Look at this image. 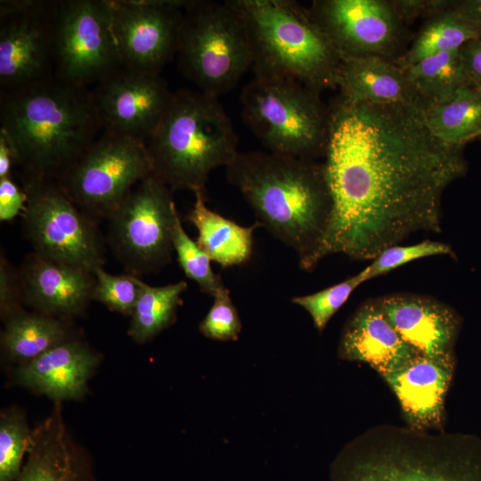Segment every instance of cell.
Segmentation results:
<instances>
[{"instance_id":"6da1fadb","label":"cell","mask_w":481,"mask_h":481,"mask_svg":"<svg viewBox=\"0 0 481 481\" xmlns=\"http://www.w3.org/2000/svg\"><path fill=\"white\" fill-rule=\"evenodd\" d=\"M462 150L436 139L419 108L337 99L323 163L331 213L317 265L334 254L371 260L415 232H440L443 193L467 171Z\"/></svg>"},{"instance_id":"7a4b0ae2","label":"cell","mask_w":481,"mask_h":481,"mask_svg":"<svg viewBox=\"0 0 481 481\" xmlns=\"http://www.w3.org/2000/svg\"><path fill=\"white\" fill-rule=\"evenodd\" d=\"M225 174L259 227L293 249L301 269L314 270L331 213L323 163L253 151L238 152Z\"/></svg>"},{"instance_id":"3957f363","label":"cell","mask_w":481,"mask_h":481,"mask_svg":"<svg viewBox=\"0 0 481 481\" xmlns=\"http://www.w3.org/2000/svg\"><path fill=\"white\" fill-rule=\"evenodd\" d=\"M102 128L91 90L54 74L1 91L0 133L26 176L59 180Z\"/></svg>"},{"instance_id":"277c9868","label":"cell","mask_w":481,"mask_h":481,"mask_svg":"<svg viewBox=\"0 0 481 481\" xmlns=\"http://www.w3.org/2000/svg\"><path fill=\"white\" fill-rule=\"evenodd\" d=\"M330 481H481V436L380 424L346 444Z\"/></svg>"},{"instance_id":"5b68a950","label":"cell","mask_w":481,"mask_h":481,"mask_svg":"<svg viewBox=\"0 0 481 481\" xmlns=\"http://www.w3.org/2000/svg\"><path fill=\"white\" fill-rule=\"evenodd\" d=\"M153 175L171 191L205 189L215 168L238 154L232 123L218 97L181 89L146 142Z\"/></svg>"},{"instance_id":"8992f818","label":"cell","mask_w":481,"mask_h":481,"mask_svg":"<svg viewBox=\"0 0 481 481\" xmlns=\"http://www.w3.org/2000/svg\"><path fill=\"white\" fill-rule=\"evenodd\" d=\"M250 42L255 77L337 89L340 58L308 9L291 0H231Z\"/></svg>"},{"instance_id":"52a82bcc","label":"cell","mask_w":481,"mask_h":481,"mask_svg":"<svg viewBox=\"0 0 481 481\" xmlns=\"http://www.w3.org/2000/svg\"><path fill=\"white\" fill-rule=\"evenodd\" d=\"M240 102L244 122L265 151L313 160L324 155L330 109L319 93L296 80L255 77Z\"/></svg>"},{"instance_id":"ba28073f","label":"cell","mask_w":481,"mask_h":481,"mask_svg":"<svg viewBox=\"0 0 481 481\" xmlns=\"http://www.w3.org/2000/svg\"><path fill=\"white\" fill-rule=\"evenodd\" d=\"M182 74L205 94L218 97L252 68L244 21L231 0L187 1L178 46Z\"/></svg>"},{"instance_id":"9c48e42d","label":"cell","mask_w":481,"mask_h":481,"mask_svg":"<svg viewBox=\"0 0 481 481\" xmlns=\"http://www.w3.org/2000/svg\"><path fill=\"white\" fill-rule=\"evenodd\" d=\"M25 177L24 228L34 252L94 273L104 262V248L92 217L57 180Z\"/></svg>"},{"instance_id":"30bf717a","label":"cell","mask_w":481,"mask_h":481,"mask_svg":"<svg viewBox=\"0 0 481 481\" xmlns=\"http://www.w3.org/2000/svg\"><path fill=\"white\" fill-rule=\"evenodd\" d=\"M153 168L146 142L107 131L57 180L91 217H108Z\"/></svg>"},{"instance_id":"8fae6325","label":"cell","mask_w":481,"mask_h":481,"mask_svg":"<svg viewBox=\"0 0 481 481\" xmlns=\"http://www.w3.org/2000/svg\"><path fill=\"white\" fill-rule=\"evenodd\" d=\"M52 29L55 76L86 86L121 67L110 0L54 1Z\"/></svg>"},{"instance_id":"7c38bea8","label":"cell","mask_w":481,"mask_h":481,"mask_svg":"<svg viewBox=\"0 0 481 481\" xmlns=\"http://www.w3.org/2000/svg\"><path fill=\"white\" fill-rule=\"evenodd\" d=\"M178 215L172 191L154 175L133 189L107 217L110 245L133 275L171 260Z\"/></svg>"},{"instance_id":"4fadbf2b","label":"cell","mask_w":481,"mask_h":481,"mask_svg":"<svg viewBox=\"0 0 481 481\" xmlns=\"http://www.w3.org/2000/svg\"><path fill=\"white\" fill-rule=\"evenodd\" d=\"M53 2H0L1 91L25 86L53 75Z\"/></svg>"},{"instance_id":"5bb4252c","label":"cell","mask_w":481,"mask_h":481,"mask_svg":"<svg viewBox=\"0 0 481 481\" xmlns=\"http://www.w3.org/2000/svg\"><path fill=\"white\" fill-rule=\"evenodd\" d=\"M121 66L160 73L177 54L183 0H110Z\"/></svg>"},{"instance_id":"9a60e30c","label":"cell","mask_w":481,"mask_h":481,"mask_svg":"<svg viewBox=\"0 0 481 481\" xmlns=\"http://www.w3.org/2000/svg\"><path fill=\"white\" fill-rule=\"evenodd\" d=\"M103 131L147 142L166 114L173 94L160 73L119 67L91 90Z\"/></svg>"},{"instance_id":"2e32d148","label":"cell","mask_w":481,"mask_h":481,"mask_svg":"<svg viewBox=\"0 0 481 481\" xmlns=\"http://www.w3.org/2000/svg\"><path fill=\"white\" fill-rule=\"evenodd\" d=\"M340 59L395 52L403 22L386 0H316L308 9Z\"/></svg>"},{"instance_id":"e0dca14e","label":"cell","mask_w":481,"mask_h":481,"mask_svg":"<svg viewBox=\"0 0 481 481\" xmlns=\"http://www.w3.org/2000/svg\"><path fill=\"white\" fill-rule=\"evenodd\" d=\"M455 365V355L417 354L381 377L397 398L408 427L444 429V401Z\"/></svg>"},{"instance_id":"ac0fdd59","label":"cell","mask_w":481,"mask_h":481,"mask_svg":"<svg viewBox=\"0 0 481 481\" xmlns=\"http://www.w3.org/2000/svg\"><path fill=\"white\" fill-rule=\"evenodd\" d=\"M377 300L401 338L416 352L454 355L461 319L450 306L412 293H393Z\"/></svg>"},{"instance_id":"d6986e66","label":"cell","mask_w":481,"mask_h":481,"mask_svg":"<svg viewBox=\"0 0 481 481\" xmlns=\"http://www.w3.org/2000/svg\"><path fill=\"white\" fill-rule=\"evenodd\" d=\"M19 274L22 299L39 313L71 315L93 299L95 278L83 268L29 254Z\"/></svg>"},{"instance_id":"ffe728a7","label":"cell","mask_w":481,"mask_h":481,"mask_svg":"<svg viewBox=\"0 0 481 481\" xmlns=\"http://www.w3.org/2000/svg\"><path fill=\"white\" fill-rule=\"evenodd\" d=\"M417 354L395 331L377 298L363 303L349 317L338 347L339 359L367 363L380 377Z\"/></svg>"},{"instance_id":"44dd1931","label":"cell","mask_w":481,"mask_h":481,"mask_svg":"<svg viewBox=\"0 0 481 481\" xmlns=\"http://www.w3.org/2000/svg\"><path fill=\"white\" fill-rule=\"evenodd\" d=\"M337 89L338 99L348 103L427 106L404 69L379 56L340 59Z\"/></svg>"},{"instance_id":"7402d4cb","label":"cell","mask_w":481,"mask_h":481,"mask_svg":"<svg viewBox=\"0 0 481 481\" xmlns=\"http://www.w3.org/2000/svg\"><path fill=\"white\" fill-rule=\"evenodd\" d=\"M98 363V356L85 344L68 339L16 371L20 384L55 402L81 398Z\"/></svg>"},{"instance_id":"603a6c76","label":"cell","mask_w":481,"mask_h":481,"mask_svg":"<svg viewBox=\"0 0 481 481\" xmlns=\"http://www.w3.org/2000/svg\"><path fill=\"white\" fill-rule=\"evenodd\" d=\"M59 408L30 433L27 459L14 481H96L89 459L68 434Z\"/></svg>"},{"instance_id":"cb8c5ba5","label":"cell","mask_w":481,"mask_h":481,"mask_svg":"<svg viewBox=\"0 0 481 481\" xmlns=\"http://www.w3.org/2000/svg\"><path fill=\"white\" fill-rule=\"evenodd\" d=\"M193 193L195 200L187 219L198 231L196 241L200 247L222 267L248 262L252 256L253 233L258 224L250 226L236 224L207 207L204 189L195 190Z\"/></svg>"},{"instance_id":"d4e9b609","label":"cell","mask_w":481,"mask_h":481,"mask_svg":"<svg viewBox=\"0 0 481 481\" xmlns=\"http://www.w3.org/2000/svg\"><path fill=\"white\" fill-rule=\"evenodd\" d=\"M423 119L436 139L450 145L481 137V88L469 84L448 100L428 105Z\"/></svg>"},{"instance_id":"484cf974","label":"cell","mask_w":481,"mask_h":481,"mask_svg":"<svg viewBox=\"0 0 481 481\" xmlns=\"http://www.w3.org/2000/svg\"><path fill=\"white\" fill-rule=\"evenodd\" d=\"M67 340L65 326L53 316L22 311L6 319L1 338L7 355L21 364Z\"/></svg>"},{"instance_id":"4316f807","label":"cell","mask_w":481,"mask_h":481,"mask_svg":"<svg viewBox=\"0 0 481 481\" xmlns=\"http://www.w3.org/2000/svg\"><path fill=\"white\" fill-rule=\"evenodd\" d=\"M452 5L427 19L411 46L395 62L398 66L404 68L430 56L459 50L467 42L481 37V31Z\"/></svg>"},{"instance_id":"83f0119b","label":"cell","mask_w":481,"mask_h":481,"mask_svg":"<svg viewBox=\"0 0 481 481\" xmlns=\"http://www.w3.org/2000/svg\"><path fill=\"white\" fill-rule=\"evenodd\" d=\"M139 294L131 314L129 335L137 342L143 343L154 338L170 326L175 320L181 295L187 283L180 281L165 286H151L135 275Z\"/></svg>"},{"instance_id":"f1b7e54d","label":"cell","mask_w":481,"mask_h":481,"mask_svg":"<svg viewBox=\"0 0 481 481\" xmlns=\"http://www.w3.org/2000/svg\"><path fill=\"white\" fill-rule=\"evenodd\" d=\"M403 69L427 106L448 100L470 84L461 49L425 58Z\"/></svg>"},{"instance_id":"f546056e","label":"cell","mask_w":481,"mask_h":481,"mask_svg":"<svg viewBox=\"0 0 481 481\" xmlns=\"http://www.w3.org/2000/svg\"><path fill=\"white\" fill-rule=\"evenodd\" d=\"M172 243L185 276L194 281L203 293L214 297L224 284L212 270L208 255L184 231L179 215L175 220Z\"/></svg>"},{"instance_id":"4dcf8cb0","label":"cell","mask_w":481,"mask_h":481,"mask_svg":"<svg viewBox=\"0 0 481 481\" xmlns=\"http://www.w3.org/2000/svg\"><path fill=\"white\" fill-rule=\"evenodd\" d=\"M30 433L22 414L2 412L0 419V481H14L23 466Z\"/></svg>"},{"instance_id":"1f68e13d","label":"cell","mask_w":481,"mask_h":481,"mask_svg":"<svg viewBox=\"0 0 481 481\" xmlns=\"http://www.w3.org/2000/svg\"><path fill=\"white\" fill-rule=\"evenodd\" d=\"M363 283L364 281L360 271L335 285L312 294L296 296L290 301L309 314L315 329L322 333L331 317L343 306L354 290Z\"/></svg>"},{"instance_id":"d6a6232c","label":"cell","mask_w":481,"mask_h":481,"mask_svg":"<svg viewBox=\"0 0 481 481\" xmlns=\"http://www.w3.org/2000/svg\"><path fill=\"white\" fill-rule=\"evenodd\" d=\"M433 256L454 257V252L450 245L434 240H424L406 246L394 245L382 250L371 259V262L361 273L366 282L407 263Z\"/></svg>"},{"instance_id":"836d02e7","label":"cell","mask_w":481,"mask_h":481,"mask_svg":"<svg viewBox=\"0 0 481 481\" xmlns=\"http://www.w3.org/2000/svg\"><path fill=\"white\" fill-rule=\"evenodd\" d=\"M95 285L93 299L118 313L131 315L139 294L133 274H111L102 266L94 270Z\"/></svg>"},{"instance_id":"e575fe53","label":"cell","mask_w":481,"mask_h":481,"mask_svg":"<svg viewBox=\"0 0 481 481\" xmlns=\"http://www.w3.org/2000/svg\"><path fill=\"white\" fill-rule=\"evenodd\" d=\"M213 298L212 306L199 325L200 331L213 340H238L242 324L229 289L224 286Z\"/></svg>"},{"instance_id":"d590c367","label":"cell","mask_w":481,"mask_h":481,"mask_svg":"<svg viewBox=\"0 0 481 481\" xmlns=\"http://www.w3.org/2000/svg\"><path fill=\"white\" fill-rule=\"evenodd\" d=\"M22 299L19 274L2 254L0 261V310L2 317L8 319L21 311Z\"/></svg>"},{"instance_id":"8d00e7d4","label":"cell","mask_w":481,"mask_h":481,"mask_svg":"<svg viewBox=\"0 0 481 481\" xmlns=\"http://www.w3.org/2000/svg\"><path fill=\"white\" fill-rule=\"evenodd\" d=\"M452 1L446 0H393L391 4L397 16L404 22H412L419 18H429L451 6Z\"/></svg>"},{"instance_id":"74e56055","label":"cell","mask_w":481,"mask_h":481,"mask_svg":"<svg viewBox=\"0 0 481 481\" xmlns=\"http://www.w3.org/2000/svg\"><path fill=\"white\" fill-rule=\"evenodd\" d=\"M27 195L11 177L0 179V220L11 221L24 212Z\"/></svg>"},{"instance_id":"f35d334b","label":"cell","mask_w":481,"mask_h":481,"mask_svg":"<svg viewBox=\"0 0 481 481\" xmlns=\"http://www.w3.org/2000/svg\"><path fill=\"white\" fill-rule=\"evenodd\" d=\"M461 54L470 84L481 88V37L467 42Z\"/></svg>"},{"instance_id":"ab89813d","label":"cell","mask_w":481,"mask_h":481,"mask_svg":"<svg viewBox=\"0 0 481 481\" xmlns=\"http://www.w3.org/2000/svg\"><path fill=\"white\" fill-rule=\"evenodd\" d=\"M452 6L461 18L481 31V0L452 1Z\"/></svg>"},{"instance_id":"60d3db41","label":"cell","mask_w":481,"mask_h":481,"mask_svg":"<svg viewBox=\"0 0 481 481\" xmlns=\"http://www.w3.org/2000/svg\"><path fill=\"white\" fill-rule=\"evenodd\" d=\"M14 163L12 148L3 134L0 133V179L11 177Z\"/></svg>"}]
</instances>
